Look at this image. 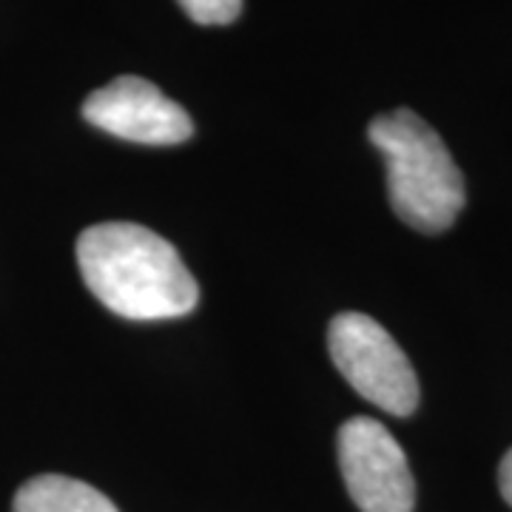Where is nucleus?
Wrapping results in <instances>:
<instances>
[{"instance_id":"f257e3e1","label":"nucleus","mask_w":512,"mask_h":512,"mask_svg":"<svg viewBox=\"0 0 512 512\" xmlns=\"http://www.w3.org/2000/svg\"><path fill=\"white\" fill-rule=\"evenodd\" d=\"M77 265L94 299L123 319H177L200 302L197 279L177 248L134 222L86 228L77 239Z\"/></svg>"},{"instance_id":"f03ea898","label":"nucleus","mask_w":512,"mask_h":512,"mask_svg":"<svg viewBox=\"0 0 512 512\" xmlns=\"http://www.w3.org/2000/svg\"><path fill=\"white\" fill-rule=\"evenodd\" d=\"M387 165V197L393 214L421 234L447 231L461 214L467 191L453 154L439 131L416 111L379 114L367 128Z\"/></svg>"},{"instance_id":"7ed1b4c3","label":"nucleus","mask_w":512,"mask_h":512,"mask_svg":"<svg viewBox=\"0 0 512 512\" xmlns=\"http://www.w3.org/2000/svg\"><path fill=\"white\" fill-rule=\"evenodd\" d=\"M330 359L348 384L390 416H410L419 407V379L407 353L365 313H339L328 328Z\"/></svg>"},{"instance_id":"20e7f679","label":"nucleus","mask_w":512,"mask_h":512,"mask_svg":"<svg viewBox=\"0 0 512 512\" xmlns=\"http://www.w3.org/2000/svg\"><path fill=\"white\" fill-rule=\"evenodd\" d=\"M339 470L353 504L362 512H413L416 481L399 441L382 421L356 416L342 424Z\"/></svg>"},{"instance_id":"39448f33","label":"nucleus","mask_w":512,"mask_h":512,"mask_svg":"<svg viewBox=\"0 0 512 512\" xmlns=\"http://www.w3.org/2000/svg\"><path fill=\"white\" fill-rule=\"evenodd\" d=\"M83 117L111 137L140 146H177L194 134L188 111L134 74H123L89 94Z\"/></svg>"},{"instance_id":"423d86ee","label":"nucleus","mask_w":512,"mask_h":512,"mask_svg":"<svg viewBox=\"0 0 512 512\" xmlns=\"http://www.w3.org/2000/svg\"><path fill=\"white\" fill-rule=\"evenodd\" d=\"M12 512H117V507L86 481L37 476L20 487Z\"/></svg>"},{"instance_id":"0eeeda50","label":"nucleus","mask_w":512,"mask_h":512,"mask_svg":"<svg viewBox=\"0 0 512 512\" xmlns=\"http://www.w3.org/2000/svg\"><path fill=\"white\" fill-rule=\"evenodd\" d=\"M185 15L202 26H228L239 18L242 0H180Z\"/></svg>"},{"instance_id":"6e6552de","label":"nucleus","mask_w":512,"mask_h":512,"mask_svg":"<svg viewBox=\"0 0 512 512\" xmlns=\"http://www.w3.org/2000/svg\"><path fill=\"white\" fill-rule=\"evenodd\" d=\"M498 487H501L504 501L512 507V450L501 458V467H498Z\"/></svg>"}]
</instances>
